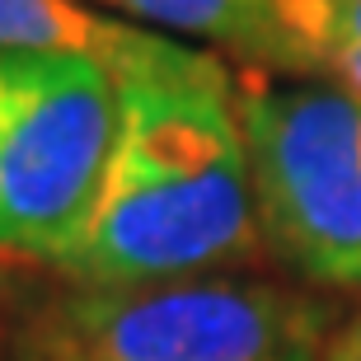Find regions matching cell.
<instances>
[{
  "label": "cell",
  "instance_id": "1",
  "mask_svg": "<svg viewBox=\"0 0 361 361\" xmlns=\"http://www.w3.org/2000/svg\"><path fill=\"white\" fill-rule=\"evenodd\" d=\"M113 90L104 188L56 272L75 286H146L249 263L263 235L230 71L202 47L155 38Z\"/></svg>",
  "mask_w": 361,
  "mask_h": 361
},
{
  "label": "cell",
  "instance_id": "2",
  "mask_svg": "<svg viewBox=\"0 0 361 361\" xmlns=\"http://www.w3.org/2000/svg\"><path fill=\"white\" fill-rule=\"evenodd\" d=\"M19 361H324L329 305L249 277L66 286L14 329Z\"/></svg>",
  "mask_w": 361,
  "mask_h": 361
},
{
  "label": "cell",
  "instance_id": "3",
  "mask_svg": "<svg viewBox=\"0 0 361 361\" xmlns=\"http://www.w3.org/2000/svg\"><path fill=\"white\" fill-rule=\"evenodd\" d=\"M258 235L319 286H361V99L329 80L235 85Z\"/></svg>",
  "mask_w": 361,
  "mask_h": 361
},
{
  "label": "cell",
  "instance_id": "4",
  "mask_svg": "<svg viewBox=\"0 0 361 361\" xmlns=\"http://www.w3.org/2000/svg\"><path fill=\"white\" fill-rule=\"evenodd\" d=\"M118 90L85 56L0 52V258L61 268L99 202Z\"/></svg>",
  "mask_w": 361,
  "mask_h": 361
},
{
  "label": "cell",
  "instance_id": "5",
  "mask_svg": "<svg viewBox=\"0 0 361 361\" xmlns=\"http://www.w3.org/2000/svg\"><path fill=\"white\" fill-rule=\"evenodd\" d=\"M99 5L183 38H202L254 71L319 75L324 0H99Z\"/></svg>",
  "mask_w": 361,
  "mask_h": 361
},
{
  "label": "cell",
  "instance_id": "6",
  "mask_svg": "<svg viewBox=\"0 0 361 361\" xmlns=\"http://www.w3.org/2000/svg\"><path fill=\"white\" fill-rule=\"evenodd\" d=\"M160 33L118 24L90 10L85 0H0V52H42V56H85L108 75L132 66L155 47Z\"/></svg>",
  "mask_w": 361,
  "mask_h": 361
},
{
  "label": "cell",
  "instance_id": "7",
  "mask_svg": "<svg viewBox=\"0 0 361 361\" xmlns=\"http://www.w3.org/2000/svg\"><path fill=\"white\" fill-rule=\"evenodd\" d=\"M319 75L361 99V0H324Z\"/></svg>",
  "mask_w": 361,
  "mask_h": 361
},
{
  "label": "cell",
  "instance_id": "8",
  "mask_svg": "<svg viewBox=\"0 0 361 361\" xmlns=\"http://www.w3.org/2000/svg\"><path fill=\"white\" fill-rule=\"evenodd\" d=\"M324 361H361V319H352L348 329H343V334L329 343Z\"/></svg>",
  "mask_w": 361,
  "mask_h": 361
},
{
  "label": "cell",
  "instance_id": "9",
  "mask_svg": "<svg viewBox=\"0 0 361 361\" xmlns=\"http://www.w3.org/2000/svg\"><path fill=\"white\" fill-rule=\"evenodd\" d=\"M5 295L10 291H5V272H0V343H5Z\"/></svg>",
  "mask_w": 361,
  "mask_h": 361
}]
</instances>
